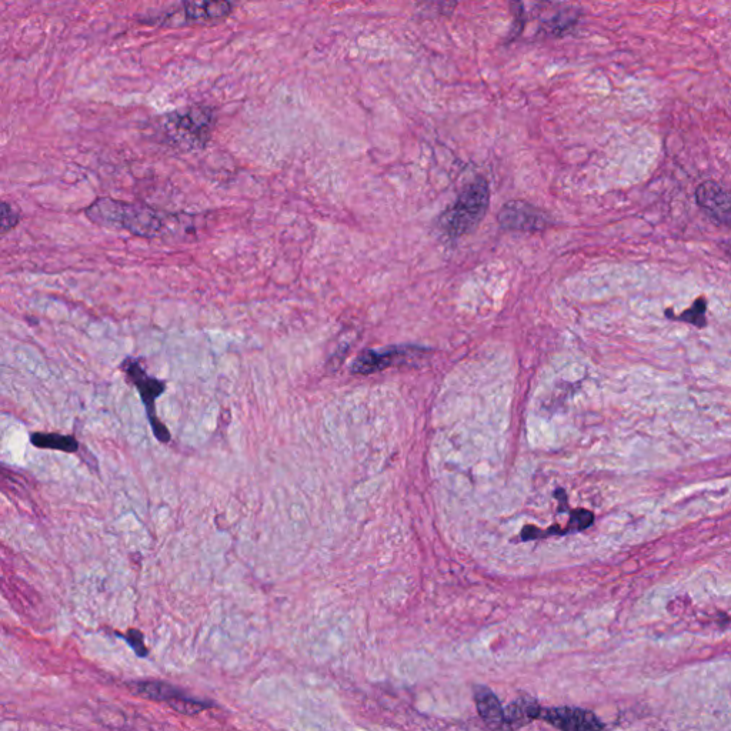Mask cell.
<instances>
[{"label": "cell", "instance_id": "obj_1", "mask_svg": "<svg viewBox=\"0 0 731 731\" xmlns=\"http://www.w3.org/2000/svg\"><path fill=\"white\" fill-rule=\"evenodd\" d=\"M86 218L105 228L123 229L133 236L156 239L166 235L173 216L139 203L122 202L112 198H99L85 210Z\"/></svg>", "mask_w": 731, "mask_h": 731}, {"label": "cell", "instance_id": "obj_2", "mask_svg": "<svg viewBox=\"0 0 731 731\" xmlns=\"http://www.w3.org/2000/svg\"><path fill=\"white\" fill-rule=\"evenodd\" d=\"M215 123L216 113L210 106H188L169 113L163 120V130L172 146L190 152L206 148Z\"/></svg>", "mask_w": 731, "mask_h": 731}, {"label": "cell", "instance_id": "obj_3", "mask_svg": "<svg viewBox=\"0 0 731 731\" xmlns=\"http://www.w3.org/2000/svg\"><path fill=\"white\" fill-rule=\"evenodd\" d=\"M490 205V189L486 179L479 178L470 183L455 205L443 213L440 218V228L447 238L456 240L472 232L485 218Z\"/></svg>", "mask_w": 731, "mask_h": 731}, {"label": "cell", "instance_id": "obj_4", "mask_svg": "<svg viewBox=\"0 0 731 731\" xmlns=\"http://www.w3.org/2000/svg\"><path fill=\"white\" fill-rule=\"evenodd\" d=\"M122 369L123 372H125V375L128 376L130 382L133 383V386L138 389L140 399H142V402L145 403L153 435L156 436V439H158L159 442L169 443L170 432L166 429V426L158 420V417H156V399L165 392V382L148 375V373L143 370V367L140 366L138 360L135 359L123 360Z\"/></svg>", "mask_w": 731, "mask_h": 731}, {"label": "cell", "instance_id": "obj_5", "mask_svg": "<svg viewBox=\"0 0 731 731\" xmlns=\"http://www.w3.org/2000/svg\"><path fill=\"white\" fill-rule=\"evenodd\" d=\"M499 223L507 230H520V232H539L549 226V216L543 210L523 200H513L506 203L500 210Z\"/></svg>", "mask_w": 731, "mask_h": 731}, {"label": "cell", "instance_id": "obj_6", "mask_svg": "<svg viewBox=\"0 0 731 731\" xmlns=\"http://www.w3.org/2000/svg\"><path fill=\"white\" fill-rule=\"evenodd\" d=\"M539 719L552 724L560 731H603L604 724L589 710L579 707H547L540 712Z\"/></svg>", "mask_w": 731, "mask_h": 731}, {"label": "cell", "instance_id": "obj_7", "mask_svg": "<svg viewBox=\"0 0 731 731\" xmlns=\"http://www.w3.org/2000/svg\"><path fill=\"white\" fill-rule=\"evenodd\" d=\"M136 693L148 699L168 703L173 710L182 714H198L206 709L205 702L190 699L182 690L162 682H145L135 684Z\"/></svg>", "mask_w": 731, "mask_h": 731}, {"label": "cell", "instance_id": "obj_8", "mask_svg": "<svg viewBox=\"0 0 731 731\" xmlns=\"http://www.w3.org/2000/svg\"><path fill=\"white\" fill-rule=\"evenodd\" d=\"M700 208L717 223L731 229V192L716 182H704L696 190Z\"/></svg>", "mask_w": 731, "mask_h": 731}, {"label": "cell", "instance_id": "obj_9", "mask_svg": "<svg viewBox=\"0 0 731 731\" xmlns=\"http://www.w3.org/2000/svg\"><path fill=\"white\" fill-rule=\"evenodd\" d=\"M473 694H475L477 713L482 717L483 722L487 724L489 729L502 731L504 709L493 690L479 684L473 689Z\"/></svg>", "mask_w": 731, "mask_h": 731}, {"label": "cell", "instance_id": "obj_10", "mask_svg": "<svg viewBox=\"0 0 731 731\" xmlns=\"http://www.w3.org/2000/svg\"><path fill=\"white\" fill-rule=\"evenodd\" d=\"M542 707L532 697H520L504 709L502 731H516L539 719Z\"/></svg>", "mask_w": 731, "mask_h": 731}, {"label": "cell", "instance_id": "obj_11", "mask_svg": "<svg viewBox=\"0 0 731 731\" xmlns=\"http://www.w3.org/2000/svg\"><path fill=\"white\" fill-rule=\"evenodd\" d=\"M182 9L186 22L206 23L229 16L233 5L229 2H186Z\"/></svg>", "mask_w": 731, "mask_h": 731}, {"label": "cell", "instance_id": "obj_12", "mask_svg": "<svg viewBox=\"0 0 731 731\" xmlns=\"http://www.w3.org/2000/svg\"><path fill=\"white\" fill-rule=\"evenodd\" d=\"M397 355H399V350H385V352L367 350V352L357 357L353 370H355V373H362V375L379 372V370L392 365Z\"/></svg>", "mask_w": 731, "mask_h": 731}, {"label": "cell", "instance_id": "obj_13", "mask_svg": "<svg viewBox=\"0 0 731 731\" xmlns=\"http://www.w3.org/2000/svg\"><path fill=\"white\" fill-rule=\"evenodd\" d=\"M30 443L38 449L58 450V452L70 453V455L78 452L80 447L75 437L60 435V433H32Z\"/></svg>", "mask_w": 731, "mask_h": 731}, {"label": "cell", "instance_id": "obj_14", "mask_svg": "<svg viewBox=\"0 0 731 731\" xmlns=\"http://www.w3.org/2000/svg\"><path fill=\"white\" fill-rule=\"evenodd\" d=\"M706 310V300L697 299L689 310H686L680 316H672V319L682 320V322L690 323V325L696 327H704L707 325Z\"/></svg>", "mask_w": 731, "mask_h": 731}, {"label": "cell", "instance_id": "obj_15", "mask_svg": "<svg viewBox=\"0 0 731 731\" xmlns=\"http://www.w3.org/2000/svg\"><path fill=\"white\" fill-rule=\"evenodd\" d=\"M20 222L19 213L9 203H2V233H8L15 229Z\"/></svg>", "mask_w": 731, "mask_h": 731}, {"label": "cell", "instance_id": "obj_16", "mask_svg": "<svg viewBox=\"0 0 731 731\" xmlns=\"http://www.w3.org/2000/svg\"><path fill=\"white\" fill-rule=\"evenodd\" d=\"M135 634V637H130L128 634V642L130 643V646L135 649V652L139 654V656H146V647L145 644H143L142 640V634L138 632H133Z\"/></svg>", "mask_w": 731, "mask_h": 731}]
</instances>
